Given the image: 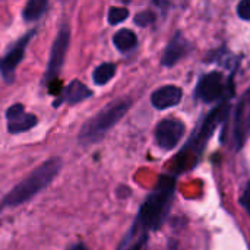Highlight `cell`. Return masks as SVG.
<instances>
[{
  "mask_svg": "<svg viewBox=\"0 0 250 250\" xmlns=\"http://www.w3.org/2000/svg\"><path fill=\"white\" fill-rule=\"evenodd\" d=\"M60 170H62V160L59 157H53L44 161L40 167H37L28 177H25L21 183H18L3 198L0 204V209L15 208L22 204H26L41 190L48 188L59 176Z\"/></svg>",
  "mask_w": 250,
  "mask_h": 250,
  "instance_id": "cell-1",
  "label": "cell"
},
{
  "mask_svg": "<svg viewBox=\"0 0 250 250\" xmlns=\"http://www.w3.org/2000/svg\"><path fill=\"white\" fill-rule=\"evenodd\" d=\"M130 104L132 101L126 97L114 100L110 104H107V107L100 110L97 114H94L82 125L78 136L79 142L82 145H92L100 142L105 136V133L114 125H117V122H120V119L130 108Z\"/></svg>",
  "mask_w": 250,
  "mask_h": 250,
  "instance_id": "cell-2",
  "label": "cell"
},
{
  "mask_svg": "<svg viewBox=\"0 0 250 250\" xmlns=\"http://www.w3.org/2000/svg\"><path fill=\"white\" fill-rule=\"evenodd\" d=\"M170 190L171 189H168V186H160V189L146 199L139 212V223L142 224V227L149 230H155L160 227L163 215L166 212L164 209L168 202Z\"/></svg>",
  "mask_w": 250,
  "mask_h": 250,
  "instance_id": "cell-3",
  "label": "cell"
},
{
  "mask_svg": "<svg viewBox=\"0 0 250 250\" xmlns=\"http://www.w3.org/2000/svg\"><path fill=\"white\" fill-rule=\"evenodd\" d=\"M69 44H70V28L67 23H63L60 26L57 37L50 50V57H48V63H47L45 75H44V82H50L60 75L62 67L64 64L67 50H69Z\"/></svg>",
  "mask_w": 250,
  "mask_h": 250,
  "instance_id": "cell-4",
  "label": "cell"
},
{
  "mask_svg": "<svg viewBox=\"0 0 250 250\" xmlns=\"http://www.w3.org/2000/svg\"><path fill=\"white\" fill-rule=\"evenodd\" d=\"M35 34H37V29H31L25 35H22L16 42H13V45L9 48V51L3 57H0V75H1V78L6 82H12L13 81L15 69L23 60V56H25V51H26V45L34 38Z\"/></svg>",
  "mask_w": 250,
  "mask_h": 250,
  "instance_id": "cell-5",
  "label": "cell"
},
{
  "mask_svg": "<svg viewBox=\"0 0 250 250\" xmlns=\"http://www.w3.org/2000/svg\"><path fill=\"white\" fill-rule=\"evenodd\" d=\"M6 122H7L9 133L18 135V133L28 132L34 126H37L38 119L37 116L26 113L22 104H13L6 110Z\"/></svg>",
  "mask_w": 250,
  "mask_h": 250,
  "instance_id": "cell-6",
  "label": "cell"
},
{
  "mask_svg": "<svg viewBox=\"0 0 250 250\" xmlns=\"http://www.w3.org/2000/svg\"><path fill=\"white\" fill-rule=\"evenodd\" d=\"M185 126L182 122L174 119H167L158 123L155 129V141L163 149H173L182 139Z\"/></svg>",
  "mask_w": 250,
  "mask_h": 250,
  "instance_id": "cell-7",
  "label": "cell"
},
{
  "mask_svg": "<svg viewBox=\"0 0 250 250\" xmlns=\"http://www.w3.org/2000/svg\"><path fill=\"white\" fill-rule=\"evenodd\" d=\"M223 88H224V83H223V75L218 73V72H212V73H208L205 75L201 82L198 83V97L207 103H211V101H215L217 98L221 97L223 94Z\"/></svg>",
  "mask_w": 250,
  "mask_h": 250,
  "instance_id": "cell-8",
  "label": "cell"
},
{
  "mask_svg": "<svg viewBox=\"0 0 250 250\" xmlns=\"http://www.w3.org/2000/svg\"><path fill=\"white\" fill-rule=\"evenodd\" d=\"M182 97H183V92L179 86L166 85V86L154 91V94L151 95V103L155 108L166 110V108L177 105L180 103Z\"/></svg>",
  "mask_w": 250,
  "mask_h": 250,
  "instance_id": "cell-9",
  "label": "cell"
},
{
  "mask_svg": "<svg viewBox=\"0 0 250 250\" xmlns=\"http://www.w3.org/2000/svg\"><path fill=\"white\" fill-rule=\"evenodd\" d=\"M92 95H94V92L85 83L75 79L66 86V89L62 94V98L54 101V107H57L62 103H67V104L73 105V104H78V103H82V101L91 98Z\"/></svg>",
  "mask_w": 250,
  "mask_h": 250,
  "instance_id": "cell-10",
  "label": "cell"
},
{
  "mask_svg": "<svg viewBox=\"0 0 250 250\" xmlns=\"http://www.w3.org/2000/svg\"><path fill=\"white\" fill-rule=\"evenodd\" d=\"M186 48H188V45H186L185 40L180 35L174 37L173 41L168 44V47L164 51L163 64L164 66H173L174 63H177L183 57V54L186 53Z\"/></svg>",
  "mask_w": 250,
  "mask_h": 250,
  "instance_id": "cell-11",
  "label": "cell"
},
{
  "mask_svg": "<svg viewBox=\"0 0 250 250\" xmlns=\"http://www.w3.org/2000/svg\"><path fill=\"white\" fill-rule=\"evenodd\" d=\"M113 44L114 47L122 51V53H127L130 50H133L138 44V37L132 29H120L113 35Z\"/></svg>",
  "mask_w": 250,
  "mask_h": 250,
  "instance_id": "cell-12",
  "label": "cell"
},
{
  "mask_svg": "<svg viewBox=\"0 0 250 250\" xmlns=\"http://www.w3.org/2000/svg\"><path fill=\"white\" fill-rule=\"evenodd\" d=\"M47 9H48L47 0H29L22 10V18L26 22L38 21L47 12Z\"/></svg>",
  "mask_w": 250,
  "mask_h": 250,
  "instance_id": "cell-13",
  "label": "cell"
},
{
  "mask_svg": "<svg viewBox=\"0 0 250 250\" xmlns=\"http://www.w3.org/2000/svg\"><path fill=\"white\" fill-rule=\"evenodd\" d=\"M116 75V64L114 63H103L94 69L92 81L97 85H105L108 83Z\"/></svg>",
  "mask_w": 250,
  "mask_h": 250,
  "instance_id": "cell-14",
  "label": "cell"
},
{
  "mask_svg": "<svg viewBox=\"0 0 250 250\" xmlns=\"http://www.w3.org/2000/svg\"><path fill=\"white\" fill-rule=\"evenodd\" d=\"M129 16V10L125 9V7H117V6H113L108 9V13H107V21L110 25H117L123 21H126Z\"/></svg>",
  "mask_w": 250,
  "mask_h": 250,
  "instance_id": "cell-15",
  "label": "cell"
},
{
  "mask_svg": "<svg viewBox=\"0 0 250 250\" xmlns=\"http://www.w3.org/2000/svg\"><path fill=\"white\" fill-rule=\"evenodd\" d=\"M155 21V15L149 10H144V12H139L136 16H135V23L139 25V26H148L151 25L152 22Z\"/></svg>",
  "mask_w": 250,
  "mask_h": 250,
  "instance_id": "cell-16",
  "label": "cell"
},
{
  "mask_svg": "<svg viewBox=\"0 0 250 250\" xmlns=\"http://www.w3.org/2000/svg\"><path fill=\"white\" fill-rule=\"evenodd\" d=\"M237 13L242 19L250 21V0H243L237 6Z\"/></svg>",
  "mask_w": 250,
  "mask_h": 250,
  "instance_id": "cell-17",
  "label": "cell"
},
{
  "mask_svg": "<svg viewBox=\"0 0 250 250\" xmlns=\"http://www.w3.org/2000/svg\"><path fill=\"white\" fill-rule=\"evenodd\" d=\"M240 204L245 207V209L248 211V214L250 215V183L248 185V188L245 189L242 198H240Z\"/></svg>",
  "mask_w": 250,
  "mask_h": 250,
  "instance_id": "cell-18",
  "label": "cell"
},
{
  "mask_svg": "<svg viewBox=\"0 0 250 250\" xmlns=\"http://www.w3.org/2000/svg\"><path fill=\"white\" fill-rule=\"evenodd\" d=\"M69 250H89L85 245H82V243H78V245H75V246H72Z\"/></svg>",
  "mask_w": 250,
  "mask_h": 250,
  "instance_id": "cell-19",
  "label": "cell"
},
{
  "mask_svg": "<svg viewBox=\"0 0 250 250\" xmlns=\"http://www.w3.org/2000/svg\"><path fill=\"white\" fill-rule=\"evenodd\" d=\"M249 100H250V92H249Z\"/></svg>",
  "mask_w": 250,
  "mask_h": 250,
  "instance_id": "cell-20",
  "label": "cell"
}]
</instances>
